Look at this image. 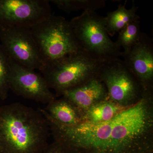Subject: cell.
I'll return each instance as SVG.
<instances>
[{"label": "cell", "mask_w": 153, "mask_h": 153, "mask_svg": "<svg viewBox=\"0 0 153 153\" xmlns=\"http://www.w3.org/2000/svg\"><path fill=\"white\" fill-rule=\"evenodd\" d=\"M10 59L0 44V99L7 98L9 91V76Z\"/></svg>", "instance_id": "17"}, {"label": "cell", "mask_w": 153, "mask_h": 153, "mask_svg": "<svg viewBox=\"0 0 153 153\" xmlns=\"http://www.w3.org/2000/svg\"><path fill=\"white\" fill-rule=\"evenodd\" d=\"M115 43L123 52H128L139 40L142 32L140 27V19H137L126 25L119 32Z\"/></svg>", "instance_id": "16"}, {"label": "cell", "mask_w": 153, "mask_h": 153, "mask_svg": "<svg viewBox=\"0 0 153 153\" xmlns=\"http://www.w3.org/2000/svg\"><path fill=\"white\" fill-rule=\"evenodd\" d=\"M138 10V7L133 1L130 9L126 8L125 4H120L115 10L108 13L105 19V28L109 36H113L130 23L140 19L137 13Z\"/></svg>", "instance_id": "13"}, {"label": "cell", "mask_w": 153, "mask_h": 153, "mask_svg": "<svg viewBox=\"0 0 153 153\" xmlns=\"http://www.w3.org/2000/svg\"><path fill=\"white\" fill-rule=\"evenodd\" d=\"M62 95L74 105L81 114L96 103L108 99L106 88L99 77L66 91Z\"/></svg>", "instance_id": "11"}, {"label": "cell", "mask_w": 153, "mask_h": 153, "mask_svg": "<svg viewBox=\"0 0 153 153\" xmlns=\"http://www.w3.org/2000/svg\"><path fill=\"white\" fill-rule=\"evenodd\" d=\"M44 66L82 51L70 22L51 15L31 28Z\"/></svg>", "instance_id": "4"}, {"label": "cell", "mask_w": 153, "mask_h": 153, "mask_svg": "<svg viewBox=\"0 0 153 153\" xmlns=\"http://www.w3.org/2000/svg\"><path fill=\"white\" fill-rule=\"evenodd\" d=\"M49 1L67 13L80 10L84 12H96L105 5L104 0H52Z\"/></svg>", "instance_id": "15"}, {"label": "cell", "mask_w": 153, "mask_h": 153, "mask_svg": "<svg viewBox=\"0 0 153 153\" xmlns=\"http://www.w3.org/2000/svg\"><path fill=\"white\" fill-rule=\"evenodd\" d=\"M127 107H128L121 106L107 99L96 103L82 112L81 123H98L105 122L112 119Z\"/></svg>", "instance_id": "14"}, {"label": "cell", "mask_w": 153, "mask_h": 153, "mask_svg": "<svg viewBox=\"0 0 153 153\" xmlns=\"http://www.w3.org/2000/svg\"><path fill=\"white\" fill-rule=\"evenodd\" d=\"M106 62L85 51H79L50 65L41 72L50 89L57 96L98 77Z\"/></svg>", "instance_id": "3"}, {"label": "cell", "mask_w": 153, "mask_h": 153, "mask_svg": "<svg viewBox=\"0 0 153 153\" xmlns=\"http://www.w3.org/2000/svg\"><path fill=\"white\" fill-rule=\"evenodd\" d=\"M152 88L112 119L74 126L57 123L44 112L54 140L69 153H153Z\"/></svg>", "instance_id": "1"}, {"label": "cell", "mask_w": 153, "mask_h": 153, "mask_svg": "<svg viewBox=\"0 0 153 153\" xmlns=\"http://www.w3.org/2000/svg\"><path fill=\"white\" fill-rule=\"evenodd\" d=\"M70 23L83 51L106 63L120 58L122 51L108 34L105 17L96 12H83Z\"/></svg>", "instance_id": "5"}, {"label": "cell", "mask_w": 153, "mask_h": 153, "mask_svg": "<svg viewBox=\"0 0 153 153\" xmlns=\"http://www.w3.org/2000/svg\"><path fill=\"white\" fill-rule=\"evenodd\" d=\"M44 153H68L59 143L54 140L48 145Z\"/></svg>", "instance_id": "18"}, {"label": "cell", "mask_w": 153, "mask_h": 153, "mask_svg": "<svg viewBox=\"0 0 153 153\" xmlns=\"http://www.w3.org/2000/svg\"><path fill=\"white\" fill-rule=\"evenodd\" d=\"M0 41L10 58L19 65L41 71L44 65L31 28H0Z\"/></svg>", "instance_id": "7"}, {"label": "cell", "mask_w": 153, "mask_h": 153, "mask_svg": "<svg viewBox=\"0 0 153 153\" xmlns=\"http://www.w3.org/2000/svg\"><path fill=\"white\" fill-rule=\"evenodd\" d=\"M98 77L106 88L108 99L121 106L134 104L145 89L120 58L105 63Z\"/></svg>", "instance_id": "6"}, {"label": "cell", "mask_w": 153, "mask_h": 153, "mask_svg": "<svg viewBox=\"0 0 153 153\" xmlns=\"http://www.w3.org/2000/svg\"><path fill=\"white\" fill-rule=\"evenodd\" d=\"M51 15L48 0H0V28H31Z\"/></svg>", "instance_id": "8"}, {"label": "cell", "mask_w": 153, "mask_h": 153, "mask_svg": "<svg viewBox=\"0 0 153 153\" xmlns=\"http://www.w3.org/2000/svg\"><path fill=\"white\" fill-rule=\"evenodd\" d=\"M50 133L40 110L19 102L0 106V153H44Z\"/></svg>", "instance_id": "2"}, {"label": "cell", "mask_w": 153, "mask_h": 153, "mask_svg": "<svg viewBox=\"0 0 153 153\" xmlns=\"http://www.w3.org/2000/svg\"><path fill=\"white\" fill-rule=\"evenodd\" d=\"M44 110L53 120L62 125L74 126L82 122L78 109L67 99L63 97L47 104Z\"/></svg>", "instance_id": "12"}, {"label": "cell", "mask_w": 153, "mask_h": 153, "mask_svg": "<svg viewBox=\"0 0 153 153\" xmlns=\"http://www.w3.org/2000/svg\"><path fill=\"white\" fill-rule=\"evenodd\" d=\"M124 63L145 88H152L153 41L142 32L138 41L128 52H121Z\"/></svg>", "instance_id": "10"}, {"label": "cell", "mask_w": 153, "mask_h": 153, "mask_svg": "<svg viewBox=\"0 0 153 153\" xmlns=\"http://www.w3.org/2000/svg\"><path fill=\"white\" fill-rule=\"evenodd\" d=\"M9 85L17 95L24 98L48 104L55 100L45 78L35 70L19 65L10 58Z\"/></svg>", "instance_id": "9"}]
</instances>
